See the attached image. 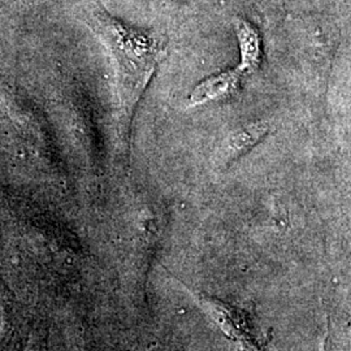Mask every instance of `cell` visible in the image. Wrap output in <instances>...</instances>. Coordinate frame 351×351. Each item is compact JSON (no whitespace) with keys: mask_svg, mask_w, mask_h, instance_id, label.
<instances>
[{"mask_svg":"<svg viewBox=\"0 0 351 351\" xmlns=\"http://www.w3.org/2000/svg\"><path fill=\"white\" fill-rule=\"evenodd\" d=\"M93 27L111 55L116 88L119 137L125 149L133 116L152 75L163 62L168 40L160 33L143 32L128 26L106 11L91 16Z\"/></svg>","mask_w":351,"mask_h":351,"instance_id":"obj_1","label":"cell"},{"mask_svg":"<svg viewBox=\"0 0 351 351\" xmlns=\"http://www.w3.org/2000/svg\"><path fill=\"white\" fill-rule=\"evenodd\" d=\"M234 29L241 51L239 69L247 75L258 71L262 62V39L259 32L243 19L234 20Z\"/></svg>","mask_w":351,"mask_h":351,"instance_id":"obj_4","label":"cell"},{"mask_svg":"<svg viewBox=\"0 0 351 351\" xmlns=\"http://www.w3.org/2000/svg\"><path fill=\"white\" fill-rule=\"evenodd\" d=\"M267 133L268 126L264 124L251 125L234 133L226 143V159L233 160L234 158H239L245 151L251 149L259 139L263 138Z\"/></svg>","mask_w":351,"mask_h":351,"instance_id":"obj_5","label":"cell"},{"mask_svg":"<svg viewBox=\"0 0 351 351\" xmlns=\"http://www.w3.org/2000/svg\"><path fill=\"white\" fill-rule=\"evenodd\" d=\"M204 301L210 303L215 317L223 326L224 332L229 335L230 339L239 343L242 351H264L263 345L256 337L254 328L243 313H239L233 306L215 298L206 297Z\"/></svg>","mask_w":351,"mask_h":351,"instance_id":"obj_2","label":"cell"},{"mask_svg":"<svg viewBox=\"0 0 351 351\" xmlns=\"http://www.w3.org/2000/svg\"><path fill=\"white\" fill-rule=\"evenodd\" d=\"M246 77L247 75L237 66L234 71H228L207 78L193 90L189 97V106L198 107L210 101L226 99L239 90Z\"/></svg>","mask_w":351,"mask_h":351,"instance_id":"obj_3","label":"cell"}]
</instances>
